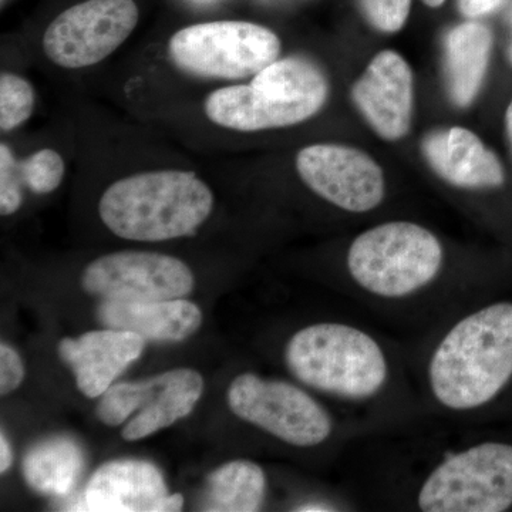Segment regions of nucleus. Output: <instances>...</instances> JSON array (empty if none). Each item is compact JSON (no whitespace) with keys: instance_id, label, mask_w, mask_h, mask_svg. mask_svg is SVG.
<instances>
[{"instance_id":"f257e3e1","label":"nucleus","mask_w":512,"mask_h":512,"mask_svg":"<svg viewBox=\"0 0 512 512\" xmlns=\"http://www.w3.org/2000/svg\"><path fill=\"white\" fill-rule=\"evenodd\" d=\"M430 386L443 406L491 402L512 377V305L495 303L458 322L431 357Z\"/></svg>"},{"instance_id":"f03ea898","label":"nucleus","mask_w":512,"mask_h":512,"mask_svg":"<svg viewBox=\"0 0 512 512\" xmlns=\"http://www.w3.org/2000/svg\"><path fill=\"white\" fill-rule=\"evenodd\" d=\"M214 194L192 171L161 170L111 184L99 202L101 221L117 237L160 242L188 237L210 217Z\"/></svg>"},{"instance_id":"7ed1b4c3","label":"nucleus","mask_w":512,"mask_h":512,"mask_svg":"<svg viewBox=\"0 0 512 512\" xmlns=\"http://www.w3.org/2000/svg\"><path fill=\"white\" fill-rule=\"evenodd\" d=\"M328 93V80L318 66L286 57L255 74L249 84L215 90L204 110L217 126L254 133L311 119L325 106Z\"/></svg>"},{"instance_id":"20e7f679","label":"nucleus","mask_w":512,"mask_h":512,"mask_svg":"<svg viewBox=\"0 0 512 512\" xmlns=\"http://www.w3.org/2000/svg\"><path fill=\"white\" fill-rule=\"evenodd\" d=\"M286 365L301 382L346 399H367L387 379V363L375 339L342 323L299 330L285 350Z\"/></svg>"},{"instance_id":"39448f33","label":"nucleus","mask_w":512,"mask_h":512,"mask_svg":"<svg viewBox=\"0 0 512 512\" xmlns=\"http://www.w3.org/2000/svg\"><path fill=\"white\" fill-rule=\"evenodd\" d=\"M443 247L429 229L413 222H387L363 232L350 245V275L382 298H403L439 275Z\"/></svg>"},{"instance_id":"423d86ee","label":"nucleus","mask_w":512,"mask_h":512,"mask_svg":"<svg viewBox=\"0 0 512 512\" xmlns=\"http://www.w3.org/2000/svg\"><path fill=\"white\" fill-rule=\"evenodd\" d=\"M167 53L171 63L188 76L241 80L276 62L281 40L256 23L220 20L178 30L168 42Z\"/></svg>"},{"instance_id":"0eeeda50","label":"nucleus","mask_w":512,"mask_h":512,"mask_svg":"<svg viewBox=\"0 0 512 512\" xmlns=\"http://www.w3.org/2000/svg\"><path fill=\"white\" fill-rule=\"evenodd\" d=\"M512 505V446L484 443L447 458L419 494L426 512H501Z\"/></svg>"},{"instance_id":"6e6552de","label":"nucleus","mask_w":512,"mask_h":512,"mask_svg":"<svg viewBox=\"0 0 512 512\" xmlns=\"http://www.w3.org/2000/svg\"><path fill=\"white\" fill-rule=\"evenodd\" d=\"M228 404L239 419L292 446H319L332 433L329 414L309 394L281 380L239 375L229 386Z\"/></svg>"},{"instance_id":"1a4fd4ad","label":"nucleus","mask_w":512,"mask_h":512,"mask_svg":"<svg viewBox=\"0 0 512 512\" xmlns=\"http://www.w3.org/2000/svg\"><path fill=\"white\" fill-rule=\"evenodd\" d=\"M204 380L192 369H174L136 383L113 384L101 396L97 417L116 427L138 414L121 431L127 441L146 439L184 419L201 399Z\"/></svg>"},{"instance_id":"9d476101","label":"nucleus","mask_w":512,"mask_h":512,"mask_svg":"<svg viewBox=\"0 0 512 512\" xmlns=\"http://www.w3.org/2000/svg\"><path fill=\"white\" fill-rule=\"evenodd\" d=\"M138 18L134 0H86L50 23L43 50L50 62L64 69L93 66L126 42Z\"/></svg>"},{"instance_id":"9b49d317","label":"nucleus","mask_w":512,"mask_h":512,"mask_svg":"<svg viewBox=\"0 0 512 512\" xmlns=\"http://www.w3.org/2000/svg\"><path fill=\"white\" fill-rule=\"evenodd\" d=\"M84 291L104 301L151 302L184 298L194 289L190 266L158 252L123 251L100 256L84 269Z\"/></svg>"},{"instance_id":"f8f14e48","label":"nucleus","mask_w":512,"mask_h":512,"mask_svg":"<svg viewBox=\"0 0 512 512\" xmlns=\"http://www.w3.org/2000/svg\"><path fill=\"white\" fill-rule=\"evenodd\" d=\"M296 170L313 192L342 210L372 211L383 201L382 168L356 148L338 144L302 148Z\"/></svg>"},{"instance_id":"ddd939ff","label":"nucleus","mask_w":512,"mask_h":512,"mask_svg":"<svg viewBox=\"0 0 512 512\" xmlns=\"http://www.w3.org/2000/svg\"><path fill=\"white\" fill-rule=\"evenodd\" d=\"M184 497L168 494L163 474L154 464L116 460L103 464L90 478L80 511H181Z\"/></svg>"},{"instance_id":"4468645a","label":"nucleus","mask_w":512,"mask_h":512,"mask_svg":"<svg viewBox=\"0 0 512 512\" xmlns=\"http://www.w3.org/2000/svg\"><path fill=\"white\" fill-rule=\"evenodd\" d=\"M352 99L380 137L400 140L412 124L413 73L409 63L399 53L383 50L353 86Z\"/></svg>"},{"instance_id":"2eb2a0df","label":"nucleus","mask_w":512,"mask_h":512,"mask_svg":"<svg viewBox=\"0 0 512 512\" xmlns=\"http://www.w3.org/2000/svg\"><path fill=\"white\" fill-rule=\"evenodd\" d=\"M146 339L127 330L87 332L60 342L59 355L72 367L77 389L86 397L103 396L131 363L144 352Z\"/></svg>"},{"instance_id":"dca6fc26","label":"nucleus","mask_w":512,"mask_h":512,"mask_svg":"<svg viewBox=\"0 0 512 512\" xmlns=\"http://www.w3.org/2000/svg\"><path fill=\"white\" fill-rule=\"evenodd\" d=\"M423 153L434 173L454 187L484 190L504 184L503 164L467 128L434 131L423 141Z\"/></svg>"},{"instance_id":"f3484780","label":"nucleus","mask_w":512,"mask_h":512,"mask_svg":"<svg viewBox=\"0 0 512 512\" xmlns=\"http://www.w3.org/2000/svg\"><path fill=\"white\" fill-rule=\"evenodd\" d=\"M99 319L107 328L137 333L146 340L181 342L202 323L201 309L184 299L151 302L104 301Z\"/></svg>"},{"instance_id":"a211bd4d","label":"nucleus","mask_w":512,"mask_h":512,"mask_svg":"<svg viewBox=\"0 0 512 512\" xmlns=\"http://www.w3.org/2000/svg\"><path fill=\"white\" fill-rule=\"evenodd\" d=\"M493 49V33L480 22L458 25L444 40L448 94L458 107H467L483 86Z\"/></svg>"},{"instance_id":"6ab92c4d","label":"nucleus","mask_w":512,"mask_h":512,"mask_svg":"<svg viewBox=\"0 0 512 512\" xmlns=\"http://www.w3.org/2000/svg\"><path fill=\"white\" fill-rule=\"evenodd\" d=\"M84 466L82 448L66 437H55L30 448L23 461L26 483L43 495L66 497Z\"/></svg>"},{"instance_id":"aec40b11","label":"nucleus","mask_w":512,"mask_h":512,"mask_svg":"<svg viewBox=\"0 0 512 512\" xmlns=\"http://www.w3.org/2000/svg\"><path fill=\"white\" fill-rule=\"evenodd\" d=\"M265 473L248 460L229 461L212 471L207 480L204 510L254 512L264 503Z\"/></svg>"},{"instance_id":"412c9836","label":"nucleus","mask_w":512,"mask_h":512,"mask_svg":"<svg viewBox=\"0 0 512 512\" xmlns=\"http://www.w3.org/2000/svg\"><path fill=\"white\" fill-rule=\"evenodd\" d=\"M35 90L28 80L13 73L0 76V128L15 130L30 119L35 110Z\"/></svg>"},{"instance_id":"4be33fe9","label":"nucleus","mask_w":512,"mask_h":512,"mask_svg":"<svg viewBox=\"0 0 512 512\" xmlns=\"http://www.w3.org/2000/svg\"><path fill=\"white\" fill-rule=\"evenodd\" d=\"M63 157L55 150L45 148L19 161L22 183L35 194H50L59 188L64 177Z\"/></svg>"},{"instance_id":"5701e85b","label":"nucleus","mask_w":512,"mask_h":512,"mask_svg":"<svg viewBox=\"0 0 512 512\" xmlns=\"http://www.w3.org/2000/svg\"><path fill=\"white\" fill-rule=\"evenodd\" d=\"M23 185L19 161L5 143L0 144V214H15L22 207Z\"/></svg>"},{"instance_id":"b1692460","label":"nucleus","mask_w":512,"mask_h":512,"mask_svg":"<svg viewBox=\"0 0 512 512\" xmlns=\"http://www.w3.org/2000/svg\"><path fill=\"white\" fill-rule=\"evenodd\" d=\"M370 25L380 32H399L409 18L412 0H360Z\"/></svg>"},{"instance_id":"393cba45","label":"nucleus","mask_w":512,"mask_h":512,"mask_svg":"<svg viewBox=\"0 0 512 512\" xmlns=\"http://www.w3.org/2000/svg\"><path fill=\"white\" fill-rule=\"evenodd\" d=\"M25 377V366L15 349L0 345V393L2 396L18 389Z\"/></svg>"},{"instance_id":"a878e982","label":"nucleus","mask_w":512,"mask_h":512,"mask_svg":"<svg viewBox=\"0 0 512 512\" xmlns=\"http://www.w3.org/2000/svg\"><path fill=\"white\" fill-rule=\"evenodd\" d=\"M508 0H458V8L467 18H481L503 8Z\"/></svg>"},{"instance_id":"bb28decb","label":"nucleus","mask_w":512,"mask_h":512,"mask_svg":"<svg viewBox=\"0 0 512 512\" xmlns=\"http://www.w3.org/2000/svg\"><path fill=\"white\" fill-rule=\"evenodd\" d=\"M13 454L5 434L0 436V473H6L12 466Z\"/></svg>"},{"instance_id":"cd10ccee","label":"nucleus","mask_w":512,"mask_h":512,"mask_svg":"<svg viewBox=\"0 0 512 512\" xmlns=\"http://www.w3.org/2000/svg\"><path fill=\"white\" fill-rule=\"evenodd\" d=\"M505 127H507V136L512 147V101L508 106L507 113H505Z\"/></svg>"},{"instance_id":"c85d7f7f","label":"nucleus","mask_w":512,"mask_h":512,"mask_svg":"<svg viewBox=\"0 0 512 512\" xmlns=\"http://www.w3.org/2000/svg\"><path fill=\"white\" fill-rule=\"evenodd\" d=\"M298 511H305V512L333 511V508H328V507H326V505H323V504H309V505H302L301 508H298Z\"/></svg>"},{"instance_id":"c756f323","label":"nucleus","mask_w":512,"mask_h":512,"mask_svg":"<svg viewBox=\"0 0 512 512\" xmlns=\"http://www.w3.org/2000/svg\"><path fill=\"white\" fill-rule=\"evenodd\" d=\"M423 2L430 6V8H439L446 0H423Z\"/></svg>"},{"instance_id":"7c9ffc66","label":"nucleus","mask_w":512,"mask_h":512,"mask_svg":"<svg viewBox=\"0 0 512 512\" xmlns=\"http://www.w3.org/2000/svg\"><path fill=\"white\" fill-rule=\"evenodd\" d=\"M510 25H511V30H512V9H511V13H510ZM510 56H511V60H512V42H511V46H510Z\"/></svg>"}]
</instances>
